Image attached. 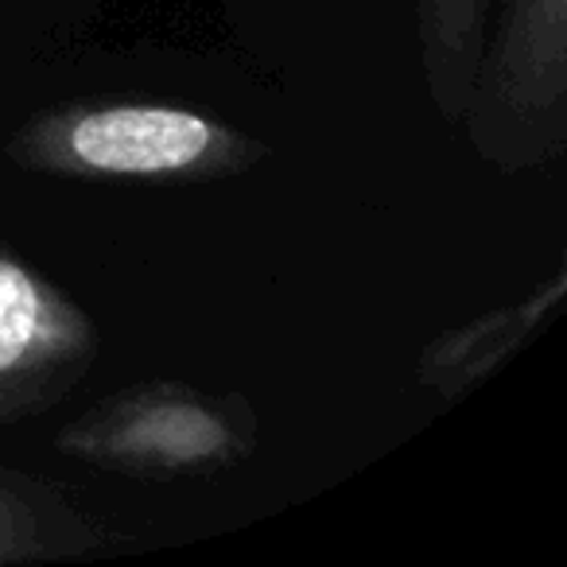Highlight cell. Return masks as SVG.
I'll return each instance as SVG.
<instances>
[{
    "label": "cell",
    "mask_w": 567,
    "mask_h": 567,
    "mask_svg": "<svg viewBox=\"0 0 567 567\" xmlns=\"http://www.w3.org/2000/svg\"><path fill=\"white\" fill-rule=\"evenodd\" d=\"M28 172L74 179H214L252 167L265 148L241 128L179 105H59L9 144Z\"/></svg>",
    "instance_id": "6da1fadb"
},
{
    "label": "cell",
    "mask_w": 567,
    "mask_h": 567,
    "mask_svg": "<svg viewBox=\"0 0 567 567\" xmlns=\"http://www.w3.org/2000/svg\"><path fill=\"white\" fill-rule=\"evenodd\" d=\"M471 152L502 175L567 148V0H489L474 86L458 117Z\"/></svg>",
    "instance_id": "7a4b0ae2"
},
{
    "label": "cell",
    "mask_w": 567,
    "mask_h": 567,
    "mask_svg": "<svg viewBox=\"0 0 567 567\" xmlns=\"http://www.w3.org/2000/svg\"><path fill=\"white\" fill-rule=\"evenodd\" d=\"M59 447L110 471L172 478L241 458L252 447V420L241 404L187 385H148L97 404L59 435Z\"/></svg>",
    "instance_id": "3957f363"
},
{
    "label": "cell",
    "mask_w": 567,
    "mask_h": 567,
    "mask_svg": "<svg viewBox=\"0 0 567 567\" xmlns=\"http://www.w3.org/2000/svg\"><path fill=\"white\" fill-rule=\"evenodd\" d=\"M97 354L86 311L0 252V424L63 396Z\"/></svg>",
    "instance_id": "277c9868"
},
{
    "label": "cell",
    "mask_w": 567,
    "mask_h": 567,
    "mask_svg": "<svg viewBox=\"0 0 567 567\" xmlns=\"http://www.w3.org/2000/svg\"><path fill=\"white\" fill-rule=\"evenodd\" d=\"M567 292V272L556 268L548 284H540L525 300L509 303V308L486 311L478 319L443 331L424 347L416 362V381L440 396H463L474 385L497 373L551 316H556L559 300Z\"/></svg>",
    "instance_id": "5b68a950"
},
{
    "label": "cell",
    "mask_w": 567,
    "mask_h": 567,
    "mask_svg": "<svg viewBox=\"0 0 567 567\" xmlns=\"http://www.w3.org/2000/svg\"><path fill=\"white\" fill-rule=\"evenodd\" d=\"M489 0H416V51L432 110L458 125L486 40Z\"/></svg>",
    "instance_id": "8992f818"
},
{
    "label": "cell",
    "mask_w": 567,
    "mask_h": 567,
    "mask_svg": "<svg viewBox=\"0 0 567 567\" xmlns=\"http://www.w3.org/2000/svg\"><path fill=\"white\" fill-rule=\"evenodd\" d=\"M43 551V525L20 497L0 489V564L32 559Z\"/></svg>",
    "instance_id": "52a82bcc"
},
{
    "label": "cell",
    "mask_w": 567,
    "mask_h": 567,
    "mask_svg": "<svg viewBox=\"0 0 567 567\" xmlns=\"http://www.w3.org/2000/svg\"><path fill=\"white\" fill-rule=\"evenodd\" d=\"M0 32H4V17H0Z\"/></svg>",
    "instance_id": "ba28073f"
}]
</instances>
